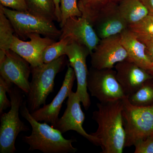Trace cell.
Segmentation results:
<instances>
[{
    "instance_id": "1",
    "label": "cell",
    "mask_w": 153,
    "mask_h": 153,
    "mask_svg": "<svg viewBox=\"0 0 153 153\" xmlns=\"http://www.w3.org/2000/svg\"><path fill=\"white\" fill-rule=\"evenodd\" d=\"M123 100L98 102L97 110L93 112L92 118L98 128L95 132L90 134L98 140L101 153H122L125 148Z\"/></svg>"
},
{
    "instance_id": "2",
    "label": "cell",
    "mask_w": 153,
    "mask_h": 153,
    "mask_svg": "<svg viewBox=\"0 0 153 153\" xmlns=\"http://www.w3.org/2000/svg\"><path fill=\"white\" fill-rule=\"evenodd\" d=\"M21 115L30 123L32 133L22 137L23 142L30 146L29 150H39L44 153H74L77 149L72 146L76 142L74 138L66 139L62 133L47 123H41L32 116L28 109L27 101L20 108Z\"/></svg>"
},
{
    "instance_id": "3",
    "label": "cell",
    "mask_w": 153,
    "mask_h": 153,
    "mask_svg": "<svg viewBox=\"0 0 153 153\" xmlns=\"http://www.w3.org/2000/svg\"><path fill=\"white\" fill-rule=\"evenodd\" d=\"M65 56L49 63L31 66L32 79L26 100L31 113L46 104L48 96L54 91L55 77L65 66Z\"/></svg>"
},
{
    "instance_id": "4",
    "label": "cell",
    "mask_w": 153,
    "mask_h": 153,
    "mask_svg": "<svg viewBox=\"0 0 153 153\" xmlns=\"http://www.w3.org/2000/svg\"><path fill=\"white\" fill-rule=\"evenodd\" d=\"M11 102L10 110L1 114L0 153H14L17 152L15 143L21 132L30 129L19 117V113L24 100L22 91L13 84L8 91Z\"/></svg>"
},
{
    "instance_id": "5",
    "label": "cell",
    "mask_w": 153,
    "mask_h": 153,
    "mask_svg": "<svg viewBox=\"0 0 153 153\" xmlns=\"http://www.w3.org/2000/svg\"><path fill=\"white\" fill-rule=\"evenodd\" d=\"M123 100L126 148L134 146L139 141L153 135V104L135 106L131 104L127 96Z\"/></svg>"
},
{
    "instance_id": "6",
    "label": "cell",
    "mask_w": 153,
    "mask_h": 153,
    "mask_svg": "<svg viewBox=\"0 0 153 153\" xmlns=\"http://www.w3.org/2000/svg\"><path fill=\"white\" fill-rule=\"evenodd\" d=\"M10 20L15 33L23 38L31 34H38L49 38H60L61 30L57 29L53 21L37 16L28 11L15 10L0 4Z\"/></svg>"
},
{
    "instance_id": "7",
    "label": "cell",
    "mask_w": 153,
    "mask_h": 153,
    "mask_svg": "<svg viewBox=\"0 0 153 153\" xmlns=\"http://www.w3.org/2000/svg\"><path fill=\"white\" fill-rule=\"evenodd\" d=\"M117 1L109 0L89 13L82 15L91 23L100 40L119 35L129 25L121 15Z\"/></svg>"
},
{
    "instance_id": "8",
    "label": "cell",
    "mask_w": 153,
    "mask_h": 153,
    "mask_svg": "<svg viewBox=\"0 0 153 153\" xmlns=\"http://www.w3.org/2000/svg\"><path fill=\"white\" fill-rule=\"evenodd\" d=\"M87 87L91 95L100 102L123 99L126 96L112 68L97 69L91 67L88 72Z\"/></svg>"
},
{
    "instance_id": "9",
    "label": "cell",
    "mask_w": 153,
    "mask_h": 153,
    "mask_svg": "<svg viewBox=\"0 0 153 153\" xmlns=\"http://www.w3.org/2000/svg\"><path fill=\"white\" fill-rule=\"evenodd\" d=\"M91 53L89 49L82 44L71 40L66 49V55L69 64L74 69L77 81L76 92L86 110L91 105L90 95L88 92L87 79L88 72L86 58Z\"/></svg>"
},
{
    "instance_id": "10",
    "label": "cell",
    "mask_w": 153,
    "mask_h": 153,
    "mask_svg": "<svg viewBox=\"0 0 153 153\" xmlns=\"http://www.w3.org/2000/svg\"><path fill=\"white\" fill-rule=\"evenodd\" d=\"M81 102L77 92L71 91L67 100L64 114L52 127L62 134L74 131L94 145L99 146L97 139L91 134H88L83 128L85 115L81 108Z\"/></svg>"
},
{
    "instance_id": "11",
    "label": "cell",
    "mask_w": 153,
    "mask_h": 153,
    "mask_svg": "<svg viewBox=\"0 0 153 153\" xmlns=\"http://www.w3.org/2000/svg\"><path fill=\"white\" fill-rule=\"evenodd\" d=\"M90 55L91 67L97 69L113 68L117 63L128 58L120 34L100 40Z\"/></svg>"
},
{
    "instance_id": "12",
    "label": "cell",
    "mask_w": 153,
    "mask_h": 153,
    "mask_svg": "<svg viewBox=\"0 0 153 153\" xmlns=\"http://www.w3.org/2000/svg\"><path fill=\"white\" fill-rule=\"evenodd\" d=\"M31 74V66L27 61L10 49L6 52L4 59L0 61L1 77L27 94L30 90Z\"/></svg>"
},
{
    "instance_id": "13",
    "label": "cell",
    "mask_w": 153,
    "mask_h": 153,
    "mask_svg": "<svg viewBox=\"0 0 153 153\" xmlns=\"http://www.w3.org/2000/svg\"><path fill=\"white\" fill-rule=\"evenodd\" d=\"M75 79L74 69L68 66L61 88L55 98L49 104H44L42 107L31 113L32 116L38 121H44L54 126L59 119L63 102L68 98L72 91Z\"/></svg>"
},
{
    "instance_id": "14",
    "label": "cell",
    "mask_w": 153,
    "mask_h": 153,
    "mask_svg": "<svg viewBox=\"0 0 153 153\" xmlns=\"http://www.w3.org/2000/svg\"><path fill=\"white\" fill-rule=\"evenodd\" d=\"M61 28V34L59 39L69 37L72 41L85 46L91 54L100 41L91 23L82 16L70 17Z\"/></svg>"
},
{
    "instance_id": "15",
    "label": "cell",
    "mask_w": 153,
    "mask_h": 153,
    "mask_svg": "<svg viewBox=\"0 0 153 153\" xmlns=\"http://www.w3.org/2000/svg\"><path fill=\"white\" fill-rule=\"evenodd\" d=\"M30 41H25L14 36L10 49L16 52L30 63L31 66H39L44 63L42 55L46 47L55 42L54 39L42 38L38 34L28 35Z\"/></svg>"
},
{
    "instance_id": "16",
    "label": "cell",
    "mask_w": 153,
    "mask_h": 153,
    "mask_svg": "<svg viewBox=\"0 0 153 153\" xmlns=\"http://www.w3.org/2000/svg\"><path fill=\"white\" fill-rule=\"evenodd\" d=\"M115 68L117 78L127 97L136 91L145 82L153 79L147 70L127 59L117 63Z\"/></svg>"
},
{
    "instance_id": "17",
    "label": "cell",
    "mask_w": 153,
    "mask_h": 153,
    "mask_svg": "<svg viewBox=\"0 0 153 153\" xmlns=\"http://www.w3.org/2000/svg\"><path fill=\"white\" fill-rule=\"evenodd\" d=\"M121 41L128 55L127 60L149 71L153 63L147 54L146 47L143 42L128 28L120 34Z\"/></svg>"
},
{
    "instance_id": "18",
    "label": "cell",
    "mask_w": 153,
    "mask_h": 153,
    "mask_svg": "<svg viewBox=\"0 0 153 153\" xmlns=\"http://www.w3.org/2000/svg\"><path fill=\"white\" fill-rule=\"evenodd\" d=\"M119 10L129 25L141 21L149 15L146 7L141 0H120Z\"/></svg>"
},
{
    "instance_id": "19",
    "label": "cell",
    "mask_w": 153,
    "mask_h": 153,
    "mask_svg": "<svg viewBox=\"0 0 153 153\" xmlns=\"http://www.w3.org/2000/svg\"><path fill=\"white\" fill-rule=\"evenodd\" d=\"M27 11L44 19L57 21L53 0H25Z\"/></svg>"
},
{
    "instance_id": "20",
    "label": "cell",
    "mask_w": 153,
    "mask_h": 153,
    "mask_svg": "<svg viewBox=\"0 0 153 153\" xmlns=\"http://www.w3.org/2000/svg\"><path fill=\"white\" fill-rule=\"evenodd\" d=\"M15 33L10 22L0 6V61L10 50Z\"/></svg>"
},
{
    "instance_id": "21",
    "label": "cell",
    "mask_w": 153,
    "mask_h": 153,
    "mask_svg": "<svg viewBox=\"0 0 153 153\" xmlns=\"http://www.w3.org/2000/svg\"><path fill=\"white\" fill-rule=\"evenodd\" d=\"M150 81L145 82L136 91L127 97L131 104L137 106L153 104V84H151Z\"/></svg>"
},
{
    "instance_id": "22",
    "label": "cell",
    "mask_w": 153,
    "mask_h": 153,
    "mask_svg": "<svg viewBox=\"0 0 153 153\" xmlns=\"http://www.w3.org/2000/svg\"><path fill=\"white\" fill-rule=\"evenodd\" d=\"M128 29L140 41L153 40V16L148 15L140 22L129 25Z\"/></svg>"
},
{
    "instance_id": "23",
    "label": "cell",
    "mask_w": 153,
    "mask_h": 153,
    "mask_svg": "<svg viewBox=\"0 0 153 153\" xmlns=\"http://www.w3.org/2000/svg\"><path fill=\"white\" fill-rule=\"evenodd\" d=\"M71 38L64 37L60 39L58 42H55L44 49L42 55L44 63H49L57 58L66 55V49Z\"/></svg>"
},
{
    "instance_id": "24",
    "label": "cell",
    "mask_w": 153,
    "mask_h": 153,
    "mask_svg": "<svg viewBox=\"0 0 153 153\" xmlns=\"http://www.w3.org/2000/svg\"><path fill=\"white\" fill-rule=\"evenodd\" d=\"M60 28L63 27L66 21L70 17L82 16V13L78 7L77 0H60Z\"/></svg>"
},
{
    "instance_id": "25",
    "label": "cell",
    "mask_w": 153,
    "mask_h": 153,
    "mask_svg": "<svg viewBox=\"0 0 153 153\" xmlns=\"http://www.w3.org/2000/svg\"><path fill=\"white\" fill-rule=\"evenodd\" d=\"M13 83L7 81L0 76V114H1L5 110L11 108V100H9L7 93L10 90Z\"/></svg>"
},
{
    "instance_id": "26",
    "label": "cell",
    "mask_w": 153,
    "mask_h": 153,
    "mask_svg": "<svg viewBox=\"0 0 153 153\" xmlns=\"http://www.w3.org/2000/svg\"><path fill=\"white\" fill-rule=\"evenodd\" d=\"M109 0H79L78 6L82 15L90 13Z\"/></svg>"
},
{
    "instance_id": "27",
    "label": "cell",
    "mask_w": 153,
    "mask_h": 153,
    "mask_svg": "<svg viewBox=\"0 0 153 153\" xmlns=\"http://www.w3.org/2000/svg\"><path fill=\"white\" fill-rule=\"evenodd\" d=\"M134 146V153H153V135L139 141Z\"/></svg>"
},
{
    "instance_id": "28",
    "label": "cell",
    "mask_w": 153,
    "mask_h": 153,
    "mask_svg": "<svg viewBox=\"0 0 153 153\" xmlns=\"http://www.w3.org/2000/svg\"><path fill=\"white\" fill-rule=\"evenodd\" d=\"M1 4L8 8L19 11H27L25 0H0Z\"/></svg>"
},
{
    "instance_id": "29",
    "label": "cell",
    "mask_w": 153,
    "mask_h": 153,
    "mask_svg": "<svg viewBox=\"0 0 153 153\" xmlns=\"http://www.w3.org/2000/svg\"><path fill=\"white\" fill-rule=\"evenodd\" d=\"M146 47V53L153 63V40L142 41Z\"/></svg>"
},
{
    "instance_id": "30",
    "label": "cell",
    "mask_w": 153,
    "mask_h": 153,
    "mask_svg": "<svg viewBox=\"0 0 153 153\" xmlns=\"http://www.w3.org/2000/svg\"><path fill=\"white\" fill-rule=\"evenodd\" d=\"M55 7V15L57 21L60 23L61 22V12L60 8V0H53Z\"/></svg>"
},
{
    "instance_id": "31",
    "label": "cell",
    "mask_w": 153,
    "mask_h": 153,
    "mask_svg": "<svg viewBox=\"0 0 153 153\" xmlns=\"http://www.w3.org/2000/svg\"><path fill=\"white\" fill-rule=\"evenodd\" d=\"M146 7L149 12V15L153 16V0H141Z\"/></svg>"
},
{
    "instance_id": "32",
    "label": "cell",
    "mask_w": 153,
    "mask_h": 153,
    "mask_svg": "<svg viewBox=\"0 0 153 153\" xmlns=\"http://www.w3.org/2000/svg\"><path fill=\"white\" fill-rule=\"evenodd\" d=\"M148 71H149V73L151 74V75L152 76L153 78V66L152 67V68L150 69Z\"/></svg>"
},
{
    "instance_id": "33",
    "label": "cell",
    "mask_w": 153,
    "mask_h": 153,
    "mask_svg": "<svg viewBox=\"0 0 153 153\" xmlns=\"http://www.w3.org/2000/svg\"><path fill=\"white\" fill-rule=\"evenodd\" d=\"M111 1H119L120 0H111Z\"/></svg>"
}]
</instances>
